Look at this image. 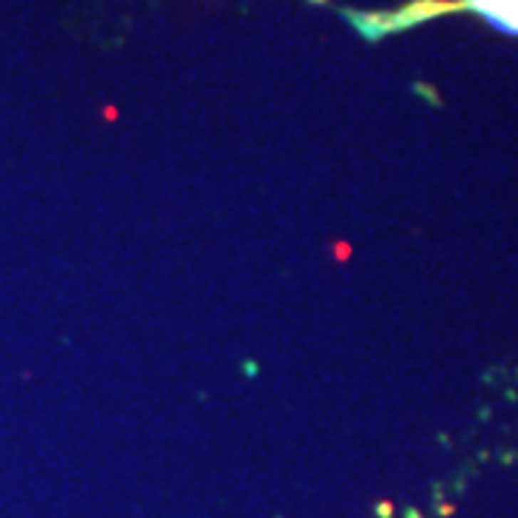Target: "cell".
Returning <instances> with one entry per match:
<instances>
[{"label":"cell","instance_id":"6da1fadb","mask_svg":"<svg viewBox=\"0 0 518 518\" xmlns=\"http://www.w3.org/2000/svg\"><path fill=\"white\" fill-rule=\"evenodd\" d=\"M475 12L495 29L507 35H518V0H412L400 12H380V15H360L348 12L346 18L366 35V38H383L398 29H409L429 18L447 15V12Z\"/></svg>","mask_w":518,"mask_h":518}]
</instances>
